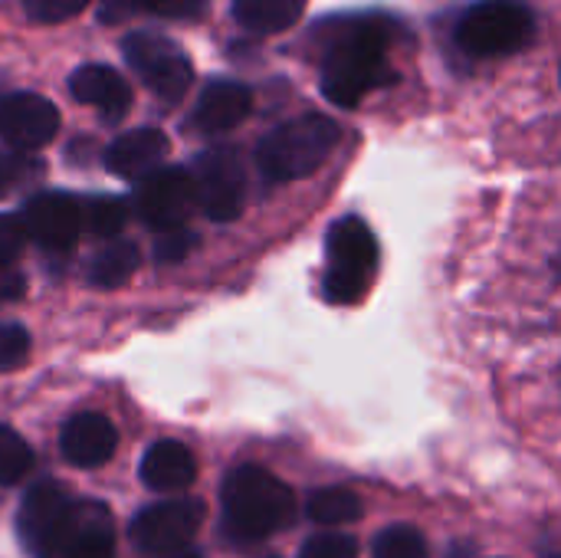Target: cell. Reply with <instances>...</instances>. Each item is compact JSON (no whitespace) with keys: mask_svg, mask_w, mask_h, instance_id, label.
I'll return each instance as SVG.
<instances>
[{"mask_svg":"<svg viewBox=\"0 0 561 558\" xmlns=\"http://www.w3.org/2000/svg\"><path fill=\"white\" fill-rule=\"evenodd\" d=\"M394 23L385 16H355L342 30L322 59V95L342 109H355L365 95L388 86L394 69L388 66Z\"/></svg>","mask_w":561,"mask_h":558,"instance_id":"obj_1","label":"cell"},{"mask_svg":"<svg viewBox=\"0 0 561 558\" xmlns=\"http://www.w3.org/2000/svg\"><path fill=\"white\" fill-rule=\"evenodd\" d=\"M224 533L233 543H260L286 529L296 516L293 490L256 464L230 470L224 480Z\"/></svg>","mask_w":561,"mask_h":558,"instance_id":"obj_2","label":"cell"},{"mask_svg":"<svg viewBox=\"0 0 561 558\" xmlns=\"http://www.w3.org/2000/svg\"><path fill=\"white\" fill-rule=\"evenodd\" d=\"M339 138L342 128L329 115L309 112L273 128L256 148V164L266 181H299L329 161V155L339 148Z\"/></svg>","mask_w":561,"mask_h":558,"instance_id":"obj_3","label":"cell"},{"mask_svg":"<svg viewBox=\"0 0 561 558\" xmlns=\"http://www.w3.org/2000/svg\"><path fill=\"white\" fill-rule=\"evenodd\" d=\"M325 280H322V296L332 306H352L358 303L378 270V240L371 227L362 217H342L329 227L325 237Z\"/></svg>","mask_w":561,"mask_h":558,"instance_id":"obj_4","label":"cell"},{"mask_svg":"<svg viewBox=\"0 0 561 558\" xmlns=\"http://www.w3.org/2000/svg\"><path fill=\"white\" fill-rule=\"evenodd\" d=\"M536 33V16L523 0H477L457 20V43L467 56H510Z\"/></svg>","mask_w":561,"mask_h":558,"instance_id":"obj_5","label":"cell"},{"mask_svg":"<svg viewBox=\"0 0 561 558\" xmlns=\"http://www.w3.org/2000/svg\"><path fill=\"white\" fill-rule=\"evenodd\" d=\"M33 558H112L115 556V523L108 506L99 500H69V506L49 523L39 543L30 549Z\"/></svg>","mask_w":561,"mask_h":558,"instance_id":"obj_6","label":"cell"},{"mask_svg":"<svg viewBox=\"0 0 561 558\" xmlns=\"http://www.w3.org/2000/svg\"><path fill=\"white\" fill-rule=\"evenodd\" d=\"M122 49H125V59L135 69V76L161 102L174 105L187 95V89L194 82V66L174 39H168L161 33L138 30L122 43Z\"/></svg>","mask_w":561,"mask_h":558,"instance_id":"obj_7","label":"cell"},{"mask_svg":"<svg viewBox=\"0 0 561 558\" xmlns=\"http://www.w3.org/2000/svg\"><path fill=\"white\" fill-rule=\"evenodd\" d=\"M191 174L197 184V207L210 220L240 217L247 201V171L233 148H210L197 155Z\"/></svg>","mask_w":561,"mask_h":558,"instance_id":"obj_8","label":"cell"},{"mask_svg":"<svg viewBox=\"0 0 561 558\" xmlns=\"http://www.w3.org/2000/svg\"><path fill=\"white\" fill-rule=\"evenodd\" d=\"M197 207V184L194 174L184 168H158L138 181L135 191V214L151 230H174L184 227Z\"/></svg>","mask_w":561,"mask_h":558,"instance_id":"obj_9","label":"cell"},{"mask_svg":"<svg viewBox=\"0 0 561 558\" xmlns=\"http://www.w3.org/2000/svg\"><path fill=\"white\" fill-rule=\"evenodd\" d=\"M207 510L194 497L164 500L148 510H141L131 523V543L148 556H168L181 553L201 529Z\"/></svg>","mask_w":561,"mask_h":558,"instance_id":"obj_10","label":"cell"},{"mask_svg":"<svg viewBox=\"0 0 561 558\" xmlns=\"http://www.w3.org/2000/svg\"><path fill=\"white\" fill-rule=\"evenodd\" d=\"M23 224L30 240H36L49 253H69L85 230L82 224V201L62 191H43L26 201L23 207Z\"/></svg>","mask_w":561,"mask_h":558,"instance_id":"obj_11","label":"cell"},{"mask_svg":"<svg viewBox=\"0 0 561 558\" xmlns=\"http://www.w3.org/2000/svg\"><path fill=\"white\" fill-rule=\"evenodd\" d=\"M59 132V109L36 92H13L0 99V135L7 145L39 151Z\"/></svg>","mask_w":561,"mask_h":558,"instance_id":"obj_12","label":"cell"},{"mask_svg":"<svg viewBox=\"0 0 561 558\" xmlns=\"http://www.w3.org/2000/svg\"><path fill=\"white\" fill-rule=\"evenodd\" d=\"M115 447H118V431L105 414L82 411V414H76V418H69L62 424L59 451L72 467H85V470L102 467V464L112 460Z\"/></svg>","mask_w":561,"mask_h":558,"instance_id":"obj_13","label":"cell"},{"mask_svg":"<svg viewBox=\"0 0 561 558\" xmlns=\"http://www.w3.org/2000/svg\"><path fill=\"white\" fill-rule=\"evenodd\" d=\"M171 141L161 128H131L105 148V168L122 181H141L164 164Z\"/></svg>","mask_w":561,"mask_h":558,"instance_id":"obj_14","label":"cell"},{"mask_svg":"<svg viewBox=\"0 0 561 558\" xmlns=\"http://www.w3.org/2000/svg\"><path fill=\"white\" fill-rule=\"evenodd\" d=\"M250 109H253V92L243 82L214 79L204 86V92L194 105L191 125L204 135H220V132L237 128L250 115Z\"/></svg>","mask_w":561,"mask_h":558,"instance_id":"obj_15","label":"cell"},{"mask_svg":"<svg viewBox=\"0 0 561 558\" xmlns=\"http://www.w3.org/2000/svg\"><path fill=\"white\" fill-rule=\"evenodd\" d=\"M69 92L85 102V105H95L108 122H118L128 105H131V92H128V82L112 69V66H102V62H85L72 72L69 79Z\"/></svg>","mask_w":561,"mask_h":558,"instance_id":"obj_16","label":"cell"},{"mask_svg":"<svg viewBox=\"0 0 561 558\" xmlns=\"http://www.w3.org/2000/svg\"><path fill=\"white\" fill-rule=\"evenodd\" d=\"M141 483L158 493L187 490L197 480V460L181 441H158L141 457Z\"/></svg>","mask_w":561,"mask_h":558,"instance_id":"obj_17","label":"cell"},{"mask_svg":"<svg viewBox=\"0 0 561 558\" xmlns=\"http://www.w3.org/2000/svg\"><path fill=\"white\" fill-rule=\"evenodd\" d=\"M69 500L72 497L59 483H53V480H43V483L26 490V497L20 503V516H16L20 543H23L26 553L39 543V536L49 529V523L69 506Z\"/></svg>","mask_w":561,"mask_h":558,"instance_id":"obj_18","label":"cell"},{"mask_svg":"<svg viewBox=\"0 0 561 558\" xmlns=\"http://www.w3.org/2000/svg\"><path fill=\"white\" fill-rule=\"evenodd\" d=\"M306 0H233V20L253 36H276L299 23Z\"/></svg>","mask_w":561,"mask_h":558,"instance_id":"obj_19","label":"cell"},{"mask_svg":"<svg viewBox=\"0 0 561 558\" xmlns=\"http://www.w3.org/2000/svg\"><path fill=\"white\" fill-rule=\"evenodd\" d=\"M138 247L128 243V240H112L105 243L85 266V276L92 286H102V289H115L122 283H128L138 270Z\"/></svg>","mask_w":561,"mask_h":558,"instance_id":"obj_20","label":"cell"},{"mask_svg":"<svg viewBox=\"0 0 561 558\" xmlns=\"http://www.w3.org/2000/svg\"><path fill=\"white\" fill-rule=\"evenodd\" d=\"M306 510H309V520L322 526H342L362 516V500L345 487H329V490H316Z\"/></svg>","mask_w":561,"mask_h":558,"instance_id":"obj_21","label":"cell"},{"mask_svg":"<svg viewBox=\"0 0 561 558\" xmlns=\"http://www.w3.org/2000/svg\"><path fill=\"white\" fill-rule=\"evenodd\" d=\"M39 178H43V161L33 151H23V148L0 151V201L30 187Z\"/></svg>","mask_w":561,"mask_h":558,"instance_id":"obj_22","label":"cell"},{"mask_svg":"<svg viewBox=\"0 0 561 558\" xmlns=\"http://www.w3.org/2000/svg\"><path fill=\"white\" fill-rule=\"evenodd\" d=\"M128 220V207L118 197H85L82 201V224L92 237H115Z\"/></svg>","mask_w":561,"mask_h":558,"instance_id":"obj_23","label":"cell"},{"mask_svg":"<svg viewBox=\"0 0 561 558\" xmlns=\"http://www.w3.org/2000/svg\"><path fill=\"white\" fill-rule=\"evenodd\" d=\"M207 0H102V16L105 20H122L135 10H148L158 16H194L201 13Z\"/></svg>","mask_w":561,"mask_h":558,"instance_id":"obj_24","label":"cell"},{"mask_svg":"<svg viewBox=\"0 0 561 558\" xmlns=\"http://www.w3.org/2000/svg\"><path fill=\"white\" fill-rule=\"evenodd\" d=\"M33 467V451L30 444L7 424H0V487L20 483Z\"/></svg>","mask_w":561,"mask_h":558,"instance_id":"obj_25","label":"cell"},{"mask_svg":"<svg viewBox=\"0 0 561 558\" xmlns=\"http://www.w3.org/2000/svg\"><path fill=\"white\" fill-rule=\"evenodd\" d=\"M375 558H427V539L414 526H388L375 539Z\"/></svg>","mask_w":561,"mask_h":558,"instance_id":"obj_26","label":"cell"},{"mask_svg":"<svg viewBox=\"0 0 561 558\" xmlns=\"http://www.w3.org/2000/svg\"><path fill=\"white\" fill-rule=\"evenodd\" d=\"M30 355V332L16 322H0V372L23 365Z\"/></svg>","mask_w":561,"mask_h":558,"instance_id":"obj_27","label":"cell"},{"mask_svg":"<svg viewBox=\"0 0 561 558\" xmlns=\"http://www.w3.org/2000/svg\"><path fill=\"white\" fill-rule=\"evenodd\" d=\"M197 247V234L187 227H174V230H161L154 240V260L158 263H181L191 250Z\"/></svg>","mask_w":561,"mask_h":558,"instance_id":"obj_28","label":"cell"},{"mask_svg":"<svg viewBox=\"0 0 561 558\" xmlns=\"http://www.w3.org/2000/svg\"><path fill=\"white\" fill-rule=\"evenodd\" d=\"M299 558H358V543L352 536L342 533H325V536H312Z\"/></svg>","mask_w":561,"mask_h":558,"instance_id":"obj_29","label":"cell"},{"mask_svg":"<svg viewBox=\"0 0 561 558\" xmlns=\"http://www.w3.org/2000/svg\"><path fill=\"white\" fill-rule=\"evenodd\" d=\"M26 240H30V234H26L23 217H16V214H0V266H10V263L23 253Z\"/></svg>","mask_w":561,"mask_h":558,"instance_id":"obj_30","label":"cell"},{"mask_svg":"<svg viewBox=\"0 0 561 558\" xmlns=\"http://www.w3.org/2000/svg\"><path fill=\"white\" fill-rule=\"evenodd\" d=\"M26 16L36 23H62L69 16H76L89 0H20Z\"/></svg>","mask_w":561,"mask_h":558,"instance_id":"obj_31","label":"cell"},{"mask_svg":"<svg viewBox=\"0 0 561 558\" xmlns=\"http://www.w3.org/2000/svg\"><path fill=\"white\" fill-rule=\"evenodd\" d=\"M23 289H26V280H23L16 270L0 266V303H13V299H20V296H23Z\"/></svg>","mask_w":561,"mask_h":558,"instance_id":"obj_32","label":"cell"},{"mask_svg":"<svg viewBox=\"0 0 561 558\" xmlns=\"http://www.w3.org/2000/svg\"><path fill=\"white\" fill-rule=\"evenodd\" d=\"M178 558H201V556H178Z\"/></svg>","mask_w":561,"mask_h":558,"instance_id":"obj_33","label":"cell"},{"mask_svg":"<svg viewBox=\"0 0 561 558\" xmlns=\"http://www.w3.org/2000/svg\"><path fill=\"white\" fill-rule=\"evenodd\" d=\"M556 558H561V556H556Z\"/></svg>","mask_w":561,"mask_h":558,"instance_id":"obj_34","label":"cell"}]
</instances>
